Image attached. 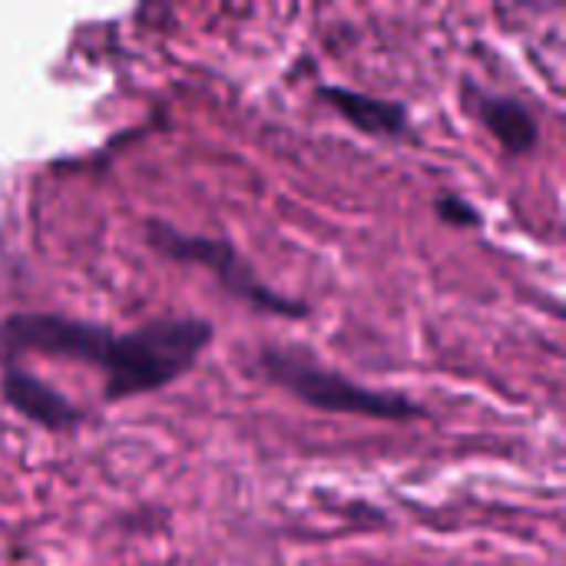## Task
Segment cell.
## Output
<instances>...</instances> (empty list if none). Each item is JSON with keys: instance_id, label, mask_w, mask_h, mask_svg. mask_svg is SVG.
<instances>
[{"instance_id": "obj_7", "label": "cell", "mask_w": 566, "mask_h": 566, "mask_svg": "<svg viewBox=\"0 0 566 566\" xmlns=\"http://www.w3.org/2000/svg\"><path fill=\"white\" fill-rule=\"evenodd\" d=\"M434 212L444 226H454V229H481L484 226V216L461 196L454 192H444L438 202H434Z\"/></svg>"}, {"instance_id": "obj_5", "label": "cell", "mask_w": 566, "mask_h": 566, "mask_svg": "<svg viewBox=\"0 0 566 566\" xmlns=\"http://www.w3.org/2000/svg\"><path fill=\"white\" fill-rule=\"evenodd\" d=\"M318 96L358 133L375 139H405L411 133V113L398 99H381L348 86H322Z\"/></svg>"}, {"instance_id": "obj_4", "label": "cell", "mask_w": 566, "mask_h": 566, "mask_svg": "<svg viewBox=\"0 0 566 566\" xmlns=\"http://www.w3.org/2000/svg\"><path fill=\"white\" fill-rule=\"evenodd\" d=\"M0 395L7 401V408H13L20 418L40 424L46 431H66L83 421V411L63 391H56L43 378L23 371L17 361H3Z\"/></svg>"}, {"instance_id": "obj_3", "label": "cell", "mask_w": 566, "mask_h": 566, "mask_svg": "<svg viewBox=\"0 0 566 566\" xmlns=\"http://www.w3.org/2000/svg\"><path fill=\"white\" fill-rule=\"evenodd\" d=\"M146 242L163 252L166 259L176 262H192L202 265L232 298L245 302L255 312H269L279 318H302L308 308L295 298H285L282 292H275L269 282H262L252 269L249 259H242V252L229 242V239H212V235H196V232H182L169 222H146Z\"/></svg>"}, {"instance_id": "obj_1", "label": "cell", "mask_w": 566, "mask_h": 566, "mask_svg": "<svg viewBox=\"0 0 566 566\" xmlns=\"http://www.w3.org/2000/svg\"><path fill=\"white\" fill-rule=\"evenodd\" d=\"M212 342V325L199 315H163L129 332L50 312H17L0 322V352L43 355L56 361L96 365L106 375L103 398L126 401L176 385Z\"/></svg>"}, {"instance_id": "obj_2", "label": "cell", "mask_w": 566, "mask_h": 566, "mask_svg": "<svg viewBox=\"0 0 566 566\" xmlns=\"http://www.w3.org/2000/svg\"><path fill=\"white\" fill-rule=\"evenodd\" d=\"M259 365L272 385L285 388L302 405L325 411V415H348V418H368V421H411L424 415V408H418L408 395L358 385L338 368L315 361L302 348L269 345L262 348Z\"/></svg>"}, {"instance_id": "obj_6", "label": "cell", "mask_w": 566, "mask_h": 566, "mask_svg": "<svg viewBox=\"0 0 566 566\" xmlns=\"http://www.w3.org/2000/svg\"><path fill=\"white\" fill-rule=\"evenodd\" d=\"M478 116L491 129V136L504 146V153H511V156H527L541 143L537 116L514 96L481 93L478 96Z\"/></svg>"}]
</instances>
